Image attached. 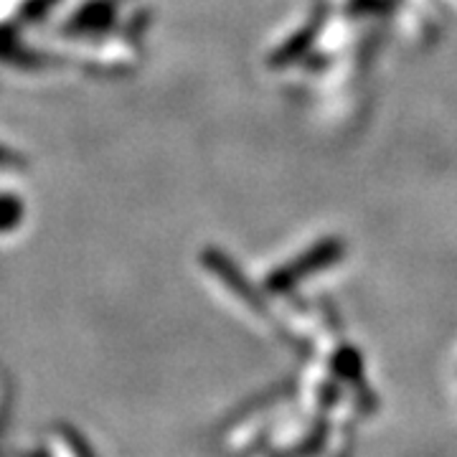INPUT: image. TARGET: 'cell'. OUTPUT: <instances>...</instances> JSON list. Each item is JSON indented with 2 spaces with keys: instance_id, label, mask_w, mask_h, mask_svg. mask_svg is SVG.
I'll use <instances>...</instances> for the list:
<instances>
[{
  "instance_id": "cell-1",
  "label": "cell",
  "mask_w": 457,
  "mask_h": 457,
  "mask_svg": "<svg viewBox=\"0 0 457 457\" xmlns=\"http://www.w3.org/2000/svg\"><path fill=\"white\" fill-rule=\"evenodd\" d=\"M338 257H341V245L338 242H323L320 246L311 249L305 257L287 264L278 278L272 279V287L275 290H287V287H293L295 282H300L305 275H311L312 270H320V267H326V264L338 260Z\"/></svg>"
}]
</instances>
